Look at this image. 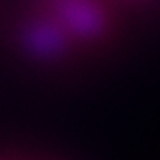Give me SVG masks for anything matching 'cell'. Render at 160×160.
Returning <instances> with one entry per match:
<instances>
[{
    "instance_id": "7a4b0ae2",
    "label": "cell",
    "mask_w": 160,
    "mask_h": 160,
    "mask_svg": "<svg viewBox=\"0 0 160 160\" xmlns=\"http://www.w3.org/2000/svg\"><path fill=\"white\" fill-rule=\"evenodd\" d=\"M52 11L75 44L84 48L106 45L117 31L118 8L110 0H34Z\"/></svg>"
},
{
    "instance_id": "3957f363",
    "label": "cell",
    "mask_w": 160,
    "mask_h": 160,
    "mask_svg": "<svg viewBox=\"0 0 160 160\" xmlns=\"http://www.w3.org/2000/svg\"><path fill=\"white\" fill-rule=\"evenodd\" d=\"M117 8L118 6H148L160 3V0H110Z\"/></svg>"
},
{
    "instance_id": "6da1fadb",
    "label": "cell",
    "mask_w": 160,
    "mask_h": 160,
    "mask_svg": "<svg viewBox=\"0 0 160 160\" xmlns=\"http://www.w3.org/2000/svg\"><path fill=\"white\" fill-rule=\"evenodd\" d=\"M8 34L23 59L42 67H62L82 52L52 11L34 0L12 16Z\"/></svg>"
}]
</instances>
